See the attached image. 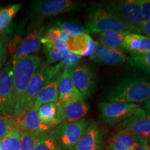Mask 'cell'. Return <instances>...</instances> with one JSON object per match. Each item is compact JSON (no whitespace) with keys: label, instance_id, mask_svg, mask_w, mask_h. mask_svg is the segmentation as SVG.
<instances>
[{"label":"cell","instance_id":"6da1fadb","mask_svg":"<svg viewBox=\"0 0 150 150\" xmlns=\"http://www.w3.org/2000/svg\"><path fill=\"white\" fill-rule=\"evenodd\" d=\"M41 61L40 56L31 54L14 63L13 102V117L16 120L22 117L28 86Z\"/></svg>","mask_w":150,"mask_h":150},{"label":"cell","instance_id":"9a60e30c","mask_svg":"<svg viewBox=\"0 0 150 150\" xmlns=\"http://www.w3.org/2000/svg\"><path fill=\"white\" fill-rule=\"evenodd\" d=\"M147 140L125 129L112 133L106 143L107 150H129L136 144L145 143Z\"/></svg>","mask_w":150,"mask_h":150},{"label":"cell","instance_id":"cb8c5ba5","mask_svg":"<svg viewBox=\"0 0 150 150\" xmlns=\"http://www.w3.org/2000/svg\"><path fill=\"white\" fill-rule=\"evenodd\" d=\"M0 150H22L21 134L18 127L13 129L0 140Z\"/></svg>","mask_w":150,"mask_h":150},{"label":"cell","instance_id":"30bf717a","mask_svg":"<svg viewBox=\"0 0 150 150\" xmlns=\"http://www.w3.org/2000/svg\"><path fill=\"white\" fill-rule=\"evenodd\" d=\"M80 3L72 0H44L33 2L31 6V14L41 19L52 17L69 11H75L80 7Z\"/></svg>","mask_w":150,"mask_h":150},{"label":"cell","instance_id":"7c38bea8","mask_svg":"<svg viewBox=\"0 0 150 150\" xmlns=\"http://www.w3.org/2000/svg\"><path fill=\"white\" fill-rule=\"evenodd\" d=\"M117 127L118 129L130 131L147 140L150 136V114L147 113L140 107L131 117Z\"/></svg>","mask_w":150,"mask_h":150},{"label":"cell","instance_id":"52a82bcc","mask_svg":"<svg viewBox=\"0 0 150 150\" xmlns=\"http://www.w3.org/2000/svg\"><path fill=\"white\" fill-rule=\"evenodd\" d=\"M13 56L0 70V114L13 117Z\"/></svg>","mask_w":150,"mask_h":150},{"label":"cell","instance_id":"d6a6232c","mask_svg":"<svg viewBox=\"0 0 150 150\" xmlns=\"http://www.w3.org/2000/svg\"><path fill=\"white\" fill-rule=\"evenodd\" d=\"M62 32L57 27H52L49 28L47 30L45 33H44L41 43H42L44 46H47L50 45L54 44L58 40L61 36Z\"/></svg>","mask_w":150,"mask_h":150},{"label":"cell","instance_id":"ba28073f","mask_svg":"<svg viewBox=\"0 0 150 150\" xmlns=\"http://www.w3.org/2000/svg\"><path fill=\"white\" fill-rule=\"evenodd\" d=\"M105 4L116 16L137 31L143 23L140 0L111 1Z\"/></svg>","mask_w":150,"mask_h":150},{"label":"cell","instance_id":"603a6c76","mask_svg":"<svg viewBox=\"0 0 150 150\" xmlns=\"http://www.w3.org/2000/svg\"><path fill=\"white\" fill-rule=\"evenodd\" d=\"M44 52L46 56V63L48 65L61 61L66 56L69 51L65 47L54 43L44 46Z\"/></svg>","mask_w":150,"mask_h":150},{"label":"cell","instance_id":"1f68e13d","mask_svg":"<svg viewBox=\"0 0 150 150\" xmlns=\"http://www.w3.org/2000/svg\"><path fill=\"white\" fill-rule=\"evenodd\" d=\"M20 131L21 134L22 150H35L39 138L27 131L22 130H20Z\"/></svg>","mask_w":150,"mask_h":150},{"label":"cell","instance_id":"2e32d148","mask_svg":"<svg viewBox=\"0 0 150 150\" xmlns=\"http://www.w3.org/2000/svg\"><path fill=\"white\" fill-rule=\"evenodd\" d=\"M59 106V125L63 122H75L85 117L89 111V106L84 99H77Z\"/></svg>","mask_w":150,"mask_h":150},{"label":"cell","instance_id":"d590c367","mask_svg":"<svg viewBox=\"0 0 150 150\" xmlns=\"http://www.w3.org/2000/svg\"><path fill=\"white\" fill-rule=\"evenodd\" d=\"M7 58V49L2 41L0 40V70L5 65Z\"/></svg>","mask_w":150,"mask_h":150},{"label":"cell","instance_id":"484cf974","mask_svg":"<svg viewBox=\"0 0 150 150\" xmlns=\"http://www.w3.org/2000/svg\"><path fill=\"white\" fill-rule=\"evenodd\" d=\"M21 4H15L0 8V33L10 25L13 19L21 8Z\"/></svg>","mask_w":150,"mask_h":150},{"label":"cell","instance_id":"7a4b0ae2","mask_svg":"<svg viewBox=\"0 0 150 150\" xmlns=\"http://www.w3.org/2000/svg\"><path fill=\"white\" fill-rule=\"evenodd\" d=\"M143 72L117 83L106 97V102L138 104L150 98V73Z\"/></svg>","mask_w":150,"mask_h":150},{"label":"cell","instance_id":"44dd1931","mask_svg":"<svg viewBox=\"0 0 150 150\" xmlns=\"http://www.w3.org/2000/svg\"><path fill=\"white\" fill-rule=\"evenodd\" d=\"M38 115L41 125L49 131L59 125L57 103H50L41 106L38 110Z\"/></svg>","mask_w":150,"mask_h":150},{"label":"cell","instance_id":"277c9868","mask_svg":"<svg viewBox=\"0 0 150 150\" xmlns=\"http://www.w3.org/2000/svg\"><path fill=\"white\" fill-rule=\"evenodd\" d=\"M91 119L86 116L78 121H65L50 131L61 150H74L88 128Z\"/></svg>","mask_w":150,"mask_h":150},{"label":"cell","instance_id":"ab89813d","mask_svg":"<svg viewBox=\"0 0 150 150\" xmlns=\"http://www.w3.org/2000/svg\"><path fill=\"white\" fill-rule=\"evenodd\" d=\"M147 142H148V144H149V145L150 146V136L149 137V138L147 139Z\"/></svg>","mask_w":150,"mask_h":150},{"label":"cell","instance_id":"d4e9b609","mask_svg":"<svg viewBox=\"0 0 150 150\" xmlns=\"http://www.w3.org/2000/svg\"><path fill=\"white\" fill-rule=\"evenodd\" d=\"M127 60L131 66L150 73V52L144 54L131 53Z\"/></svg>","mask_w":150,"mask_h":150},{"label":"cell","instance_id":"74e56055","mask_svg":"<svg viewBox=\"0 0 150 150\" xmlns=\"http://www.w3.org/2000/svg\"><path fill=\"white\" fill-rule=\"evenodd\" d=\"M150 146L147 142L145 143H139L136 144L134 146H133L129 150H149Z\"/></svg>","mask_w":150,"mask_h":150},{"label":"cell","instance_id":"8fae6325","mask_svg":"<svg viewBox=\"0 0 150 150\" xmlns=\"http://www.w3.org/2000/svg\"><path fill=\"white\" fill-rule=\"evenodd\" d=\"M70 76L74 86L83 98L91 96L95 88V78L88 65L79 63L71 69Z\"/></svg>","mask_w":150,"mask_h":150},{"label":"cell","instance_id":"e0dca14e","mask_svg":"<svg viewBox=\"0 0 150 150\" xmlns=\"http://www.w3.org/2000/svg\"><path fill=\"white\" fill-rule=\"evenodd\" d=\"M84 99L76 88L70 76V70H64L59 75V100L57 104L63 106L77 99Z\"/></svg>","mask_w":150,"mask_h":150},{"label":"cell","instance_id":"b9f144b4","mask_svg":"<svg viewBox=\"0 0 150 150\" xmlns=\"http://www.w3.org/2000/svg\"><path fill=\"white\" fill-rule=\"evenodd\" d=\"M149 38H150V37H149Z\"/></svg>","mask_w":150,"mask_h":150},{"label":"cell","instance_id":"836d02e7","mask_svg":"<svg viewBox=\"0 0 150 150\" xmlns=\"http://www.w3.org/2000/svg\"><path fill=\"white\" fill-rule=\"evenodd\" d=\"M142 20L144 22L150 21V0H140Z\"/></svg>","mask_w":150,"mask_h":150},{"label":"cell","instance_id":"4dcf8cb0","mask_svg":"<svg viewBox=\"0 0 150 150\" xmlns=\"http://www.w3.org/2000/svg\"><path fill=\"white\" fill-rule=\"evenodd\" d=\"M81 59L82 57L81 56L75 55L69 52L64 59L56 65L58 70L62 72L64 70H71L73 67L79 64V62Z\"/></svg>","mask_w":150,"mask_h":150},{"label":"cell","instance_id":"83f0119b","mask_svg":"<svg viewBox=\"0 0 150 150\" xmlns=\"http://www.w3.org/2000/svg\"><path fill=\"white\" fill-rule=\"evenodd\" d=\"M141 35L135 33H128L124 39V47L126 52L138 53L141 46Z\"/></svg>","mask_w":150,"mask_h":150},{"label":"cell","instance_id":"8d00e7d4","mask_svg":"<svg viewBox=\"0 0 150 150\" xmlns=\"http://www.w3.org/2000/svg\"><path fill=\"white\" fill-rule=\"evenodd\" d=\"M138 34L145 35L146 37L149 38L150 37V21L144 22L140 27L138 28Z\"/></svg>","mask_w":150,"mask_h":150},{"label":"cell","instance_id":"9c48e42d","mask_svg":"<svg viewBox=\"0 0 150 150\" xmlns=\"http://www.w3.org/2000/svg\"><path fill=\"white\" fill-rule=\"evenodd\" d=\"M45 29V27L41 19H36L30 24L25 37L16 53L13 55L14 63L31 54H35L39 51Z\"/></svg>","mask_w":150,"mask_h":150},{"label":"cell","instance_id":"e575fe53","mask_svg":"<svg viewBox=\"0 0 150 150\" xmlns=\"http://www.w3.org/2000/svg\"><path fill=\"white\" fill-rule=\"evenodd\" d=\"M22 41V38L20 35H16V36L13 37L12 39H11L8 47V51L10 52L11 54L14 55L15 53H16L17 51V50L18 49L19 46H20V44H21Z\"/></svg>","mask_w":150,"mask_h":150},{"label":"cell","instance_id":"d6986e66","mask_svg":"<svg viewBox=\"0 0 150 150\" xmlns=\"http://www.w3.org/2000/svg\"><path fill=\"white\" fill-rule=\"evenodd\" d=\"M16 122L20 130L31 133L39 138L50 132L41 125L38 115V110L34 106L17 120Z\"/></svg>","mask_w":150,"mask_h":150},{"label":"cell","instance_id":"f35d334b","mask_svg":"<svg viewBox=\"0 0 150 150\" xmlns=\"http://www.w3.org/2000/svg\"><path fill=\"white\" fill-rule=\"evenodd\" d=\"M142 109H143L148 114H150V98L142 103Z\"/></svg>","mask_w":150,"mask_h":150},{"label":"cell","instance_id":"5bb4252c","mask_svg":"<svg viewBox=\"0 0 150 150\" xmlns=\"http://www.w3.org/2000/svg\"><path fill=\"white\" fill-rule=\"evenodd\" d=\"M90 60L99 64L115 66L125 63L127 57L124 52L117 51L101 44L98 41H95V50Z\"/></svg>","mask_w":150,"mask_h":150},{"label":"cell","instance_id":"60d3db41","mask_svg":"<svg viewBox=\"0 0 150 150\" xmlns=\"http://www.w3.org/2000/svg\"><path fill=\"white\" fill-rule=\"evenodd\" d=\"M149 150H150V147H149Z\"/></svg>","mask_w":150,"mask_h":150},{"label":"cell","instance_id":"ac0fdd59","mask_svg":"<svg viewBox=\"0 0 150 150\" xmlns=\"http://www.w3.org/2000/svg\"><path fill=\"white\" fill-rule=\"evenodd\" d=\"M66 47L69 52L81 57H91L95 50V41L87 33L68 37Z\"/></svg>","mask_w":150,"mask_h":150},{"label":"cell","instance_id":"ffe728a7","mask_svg":"<svg viewBox=\"0 0 150 150\" xmlns=\"http://www.w3.org/2000/svg\"><path fill=\"white\" fill-rule=\"evenodd\" d=\"M61 74V73H60ZM60 74L56 75L54 77L47 83L37 95L34 102V108H38L42 105L50 103L58 102L59 100V79Z\"/></svg>","mask_w":150,"mask_h":150},{"label":"cell","instance_id":"3957f363","mask_svg":"<svg viewBox=\"0 0 150 150\" xmlns=\"http://www.w3.org/2000/svg\"><path fill=\"white\" fill-rule=\"evenodd\" d=\"M83 27L87 34L111 31L138 33L136 28L125 23L116 16L105 3L96 4L91 7L88 18Z\"/></svg>","mask_w":150,"mask_h":150},{"label":"cell","instance_id":"4fadbf2b","mask_svg":"<svg viewBox=\"0 0 150 150\" xmlns=\"http://www.w3.org/2000/svg\"><path fill=\"white\" fill-rule=\"evenodd\" d=\"M104 131L96 121H91L74 150H101Z\"/></svg>","mask_w":150,"mask_h":150},{"label":"cell","instance_id":"8992f818","mask_svg":"<svg viewBox=\"0 0 150 150\" xmlns=\"http://www.w3.org/2000/svg\"><path fill=\"white\" fill-rule=\"evenodd\" d=\"M60 73L61 72L58 70L56 65L50 66L47 64L45 61H41L28 86L22 116L33 107L35 98L40 89L56 75Z\"/></svg>","mask_w":150,"mask_h":150},{"label":"cell","instance_id":"7402d4cb","mask_svg":"<svg viewBox=\"0 0 150 150\" xmlns=\"http://www.w3.org/2000/svg\"><path fill=\"white\" fill-rule=\"evenodd\" d=\"M129 32L125 31H106L100 33L98 36V42L104 45L122 52H125L124 39Z\"/></svg>","mask_w":150,"mask_h":150},{"label":"cell","instance_id":"5b68a950","mask_svg":"<svg viewBox=\"0 0 150 150\" xmlns=\"http://www.w3.org/2000/svg\"><path fill=\"white\" fill-rule=\"evenodd\" d=\"M139 108L140 105L136 104L102 102L98 106L99 118L108 127L118 126L131 117Z\"/></svg>","mask_w":150,"mask_h":150},{"label":"cell","instance_id":"4316f807","mask_svg":"<svg viewBox=\"0 0 150 150\" xmlns=\"http://www.w3.org/2000/svg\"><path fill=\"white\" fill-rule=\"evenodd\" d=\"M56 27L67 36L71 37L74 35H81L85 33L83 27L79 24L74 22H56Z\"/></svg>","mask_w":150,"mask_h":150},{"label":"cell","instance_id":"f1b7e54d","mask_svg":"<svg viewBox=\"0 0 150 150\" xmlns=\"http://www.w3.org/2000/svg\"><path fill=\"white\" fill-rule=\"evenodd\" d=\"M35 150H61V147L50 134V131L39 138L38 140Z\"/></svg>","mask_w":150,"mask_h":150},{"label":"cell","instance_id":"f546056e","mask_svg":"<svg viewBox=\"0 0 150 150\" xmlns=\"http://www.w3.org/2000/svg\"><path fill=\"white\" fill-rule=\"evenodd\" d=\"M18 127V123L14 117L0 114V140L13 129Z\"/></svg>","mask_w":150,"mask_h":150}]
</instances>
